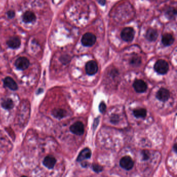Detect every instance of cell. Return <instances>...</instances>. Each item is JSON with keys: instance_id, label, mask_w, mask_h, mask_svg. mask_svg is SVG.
Here are the masks:
<instances>
[{"instance_id": "26", "label": "cell", "mask_w": 177, "mask_h": 177, "mask_svg": "<svg viewBox=\"0 0 177 177\" xmlns=\"http://www.w3.org/2000/svg\"><path fill=\"white\" fill-rule=\"evenodd\" d=\"M118 119H119V118H118V116L114 115L113 117L111 118V122L113 124H115L116 123H117L119 121Z\"/></svg>"}, {"instance_id": "11", "label": "cell", "mask_w": 177, "mask_h": 177, "mask_svg": "<svg viewBox=\"0 0 177 177\" xmlns=\"http://www.w3.org/2000/svg\"><path fill=\"white\" fill-rule=\"evenodd\" d=\"M56 162V160L54 157L52 156H47L45 157L44 160L43 161V164L46 168L51 169L54 168Z\"/></svg>"}, {"instance_id": "25", "label": "cell", "mask_w": 177, "mask_h": 177, "mask_svg": "<svg viewBox=\"0 0 177 177\" xmlns=\"http://www.w3.org/2000/svg\"><path fill=\"white\" fill-rule=\"evenodd\" d=\"M7 15L8 18L9 19H12L15 16V13L13 10H9L7 12Z\"/></svg>"}, {"instance_id": "12", "label": "cell", "mask_w": 177, "mask_h": 177, "mask_svg": "<svg viewBox=\"0 0 177 177\" xmlns=\"http://www.w3.org/2000/svg\"><path fill=\"white\" fill-rule=\"evenodd\" d=\"M36 16L34 13L31 11H27L24 13L22 16V21L28 24L35 21Z\"/></svg>"}, {"instance_id": "19", "label": "cell", "mask_w": 177, "mask_h": 177, "mask_svg": "<svg viewBox=\"0 0 177 177\" xmlns=\"http://www.w3.org/2000/svg\"><path fill=\"white\" fill-rule=\"evenodd\" d=\"M134 115L137 119L145 118L146 116V110L145 109H138L134 111Z\"/></svg>"}, {"instance_id": "13", "label": "cell", "mask_w": 177, "mask_h": 177, "mask_svg": "<svg viewBox=\"0 0 177 177\" xmlns=\"http://www.w3.org/2000/svg\"><path fill=\"white\" fill-rule=\"evenodd\" d=\"M7 45L9 47L12 49H17L21 46V41L19 38L13 37L7 41Z\"/></svg>"}, {"instance_id": "22", "label": "cell", "mask_w": 177, "mask_h": 177, "mask_svg": "<svg viewBox=\"0 0 177 177\" xmlns=\"http://www.w3.org/2000/svg\"><path fill=\"white\" fill-rule=\"evenodd\" d=\"M92 169H93L94 171L98 173V172L102 171V170H103V168H102V167H101V166L99 165L94 164V165H92Z\"/></svg>"}, {"instance_id": "2", "label": "cell", "mask_w": 177, "mask_h": 177, "mask_svg": "<svg viewBox=\"0 0 177 177\" xmlns=\"http://www.w3.org/2000/svg\"><path fill=\"white\" fill-rule=\"evenodd\" d=\"M15 66L18 70L24 71L29 68L30 62L26 57H21L16 60Z\"/></svg>"}, {"instance_id": "14", "label": "cell", "mask_w": 177, "mask_h": 177, "mask_svg": "<svg viewBox=\"0 0 177 177\" xmlns=\"http://www.w3.org/2000/svg\"><path fill=\"white\" fill-rule=\"evenodd\" d=\"M92 155V152L90 149L88 148H85L81 152L78 156L77 158V162H81L84 160L90 158Z\"/></svg>"}, {"instance_id": "27", "label": "cell", "mask_w": 177, "mask_h": 177, "mask_svg": "<svg viewBox=\"0 0 177 177\" xmlns=\"http://www.w3.org/2000/svg\"><path fill=\"white\" fill-rule=\"evenodd\" d=\"M97 1L101 5H104L106 4V0H97Z\"/></svg>"}, {"instance_id": "21", "label": "cell", "mask_w": 177, "mask_h": 177, "mask_svg": "<svg viewBox=\"0 0 177 177\" xmlns=\"http://www.w3.org/2000/svg\"><path fill=\"white\" fill-rule=\"evenodd\" d=\"M141 63V59L138 57H135L132 58L130 62L131 65H135V66H138Z\"/></svg>"}, {"instance_id": "7", "label": "cell", "mask_w": 177, "mask_h": 177, "mask_svg": "<svg viewBox=\"0 0 177 177\" xmlns=\"http://www.w3.org/2000/svg\"><path fill=\"white\" fill-rule=\"evenodd\" d=\"M98 65L96 62L93 60H91L88 62L86 66H85V70L86 72L89 75H92L95 74L98 71Z\"/></svg>"}, {"instance_id": "23", "label": "cell", "mask_w": 177, "mask_h": 177, "mask_svg": "<svg viewBox=\"0 0 177 177\" xmlns=\"http://www.w3.org/2000/svg\"><path fill=\"white\" fill-rule=\"evenodd\" d=\"M106 108H107V106H106V104H104V102H101L99 106V111L101 113H104L106 111Z\"/></svg>"}, {"instance_id": "9", "label": "cell", "mask_w": 177, "mask_h": 177, "mask_svg": "<svg viewBox=\"0 0 177 177\" xmlns=\"http://www.w3.org/2000/svg\"><path fill=\"white\" fill-rule=\"evenodd\" d=\"M4 86L10 89V90H17L18 88V85L15 81L10 77H6L3 80Z\"/></svg>"}, {"instance_id": "5", "label": "cell", "mask_w": 177, "mask_h": 177, "mask_svg": "<svg viewBox=\"0 0 177 177\" xmlns=\"http://www.w3.org/2000/svg\"><path fill=\"white\" fill-rule=\"evenodd\" d=\"M119 165L122 168L125 170H130L133 168L134 163L130 157L125 156L121 159Z\"/></svg>"}, {"instance_id": "15", "label": "cell", "mask_w": 177, "mask_h": 177, "mask_svg": "<svg viewBox=\"0 0 177 177\" xmlns=\"http://www.w3.org/2000/svg\"><path fill=\"white\" fill-rule=\"evenodd\" d=\"M157 37H158V33L155 29H149L146 32V39L150 42L156 41Z\"/></svg>"}, {"instance_id": "3", "label": "cell", "mask_w": 177, "mask_h": 177, "mask_svg": "<svg viewBox=\"0 0 177 177\" xmlns=\"http://www.w3.org/2000/svg\"><path fill=\"white\" fill-rule=\"evenodd\" d=\"M135 36V31L131 28H125L121 33L122 39L126 42H131Z\"/></svg>"}, {"instance_id": "28", "label": "cell", "mask_w": 177, "mask_h": 177, "mask_svg": "<svg viewBox=\"0 0 177 177\" xmlns=\"http://www.w3.org/2000/svg\"><path fill=\"white\" fill-rule=\"evenodd\" d=\"M177 144L175 143V145H174V151H175V152H177Z\"/></svg>"}, {"instance_id": "6", "label": "cell", "mask_w": 177, "mask_h": 177, "mask_svg": "<svg viewBox=\"0 0 177 177\" xmlns=\"http://www.w3.org/2000/svg\"><path fill=\"white\" fill-rule=\"evenodd\" d=\"M70 130L74 134L77 136H81L84 132V126L82 122H77L71 126Z\"/></svg>"}, {"instance_id": "18", "label": "cell", "mask_w": 177, "mask_h": 177, "mask_svg": "<svg viewBox=\"0 0 177 177\" xmlns=\"http://www.w3.org/2000/svg\"><path fill=\"white\" fill-rule=\"evenodd\" d=\"M1 106H2V107L4 109L11 110L14 107V102L12 99L9 98V99H6L5 100L3 101L1 104Z\"/></svg>"}, {"instance_id": "17", "label": "cell", "mask_w": 177, "mask_h": 177, "mask_svg": "<svg viewBox=\"0 0 177 177\" xmlns=\"http://www.w3.org/2000/svg\"><path fill=\"white\" fill-rule=\"evenodd\" d=\"M51 114L55 118L60 119L66 116V111L62 109H55L53 110Z\"/></svg>"}, {"instance_id": "24", "label": "cell", "mask_w": 177, "mask_h": 177, "mask_svg": "<svg viewBox=\"0 0 177 177\" xmlns=\"http://www.w3.org/2000/svg\"><path fill=\"white\" fill-rule=\"evenodd\" d=\"M142 157H143V160H147L150 157L149 155V152L148 151H143L142 152Z\"/></svg>"}, {"instance_id": "10", "label": "cell", "mask_w": 177, "mask_h": 177, "mask_svg": "<svg viewBox=\"0 0 177 177\" xmlns=\"http://www.w3.org/2000/svg\"><path fill=\"white\" fill-rule=\"evenodd\" d=\"M169 96L170 95L168 90L164 88H161L157 92L156 97L159 100L163 102H165L168 100L169 98Z\"/></svg>"}, {"instance_id": "16", "label": "cell", "mask_w": 177, "mask_h": 177, "mask_svg": "<svg viewBox=\"0 0 177 177\" xmlns=\"http://www.w3.org/2000/svg\"><path fill=\"white\" fill-rule=\"evenodd\" d=\"M174 38L171 34L166 33L162 37V43L165 46H169L173 44Z\"/></svg>"}, {"instance_id": "1", "label": "cell", "mask_w": 177, "mask_h": 177, "mask_svg": "<svg viewBox=\"0 0 177 177\" xmlns=\"http://www.w3.org/2000/svg\"><path fill=\"white\" fill-rule=\"evenodd\" d=\"M154 69L160 74H165L169 70V65L164 60H159L154 65Z\"/></svg>"}, {"instance_id": "8", "label": "cell", "mask_w": 177, "mask_h": 177, "mask_svg": "<svg viewBox=\"0 0 177 177\" xmlns=\"http://www.w3.org/2000/svg\"><path fill=\"white\" fill-rule=\"evenodd\" d=\"M133 87L137 92L139 93L145 92L148 88L146 84L141 80H136L135 81L133 84Z\"/></svg>"}, {"instance_id": "20", "label": "cell", "mask_w": 177, "mask_h": 177, "mask_svg": "<svg viewBox=\"0 0 177 177\" xmlns=\"http://www.w3.org/2000/svg\"><path fill=\"white\" fill-rule=\"evenodd\" d=\"M175 14H176V10L172 8L169 9L168 10H167V12H166V15L169 18H174Z\"/></svg>"}, {"instance_id": "4", "label": "cell", "mask_w": 177, "mask_h": 177, "mask_svg": "<svg viewBox=\"0 0 177 177\" xmlns=\"http://www.w3.org/2000/svg\"><path fill=\"white\" fill-rule=\"evenodd\" d=\"M96 41V36L91 33H87L84 35L82 38V44L85 46H92Z\"/></svg>"}]
</instances>
